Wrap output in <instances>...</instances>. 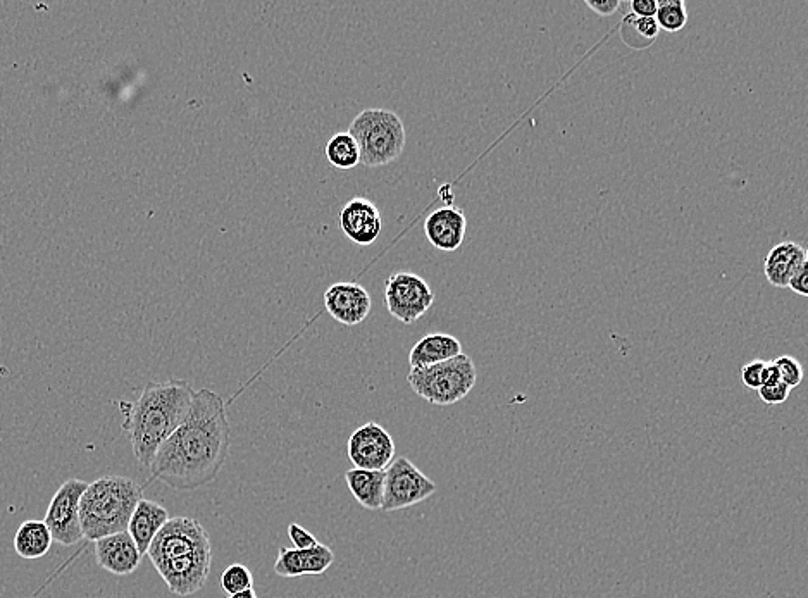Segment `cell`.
Segmentation results:
<instances>
[{"label": "cell", "instance_id": "obj_7", "mask_svg": "<svg viewBox=\"0 0 808 598\" xmlns=\"http://www.w3.org/2000/svg\"><path fill=\"white\" fill-rule=\"evenodd\" d=\"M438 486L405 457H398L385 469V493L381 511H402L435 495Z\"/></svg>", "mask_w": 808, "mask_h": 598}, {"label": "cell", "instance_id": "obj_30", "mask_svg": "<svg viewBox=\"0 0 808 598\" xmlns=\"http://www.w3.org/2000/svg\"><path fill=\"white\" fill-rule=\"evenodd\" d=\"M788 288L793 290V292L798 293V295H802V297H807L808 295V262L803 264L802 268L796 271L793 278H791L790 283H788Z\"/></svg>", "mask_w": 808, "mask_h": 598}, {"label": "cell", "instance_id": "obj_19", "mask_svg": "<svg viewBox=\"0 0 808 598\" xmlns=\"http://www.w3.org/2000/svg\"><path fill=\"white\" fill-rule=\"evenodd\" d=\"M345 481L354 499L369 511H381L383 493H385V471H367V469H349L345 473Z\"/></svg>", "mask_w": 808, "mask_h": 598}, {"label": "cell", "instance_id": "obj_22", "mask_svg": "<svg viewBox=\"0 0 808 598\" xmlns=\"http://www.w3.org/2000/svg\"><path fill=\"white\" fill-rule=\"evenodd\" d=\"M655 21L659 30L667 33L681 32L688 23V11L683 0H657Z\"/></svg>", "mask_w": 808, "mask_h": 598}, {"label": "cell", "instance_id": "obj_25", "mask_svg": "<svg viewBox=\"0 0 808 598\" xmlns=\"http://www.w3.org/2000/svg\"><path fill=\"white\" fill-rule=\"evenodd\" d=\"M628 19L629 25L633 28L634 33H636L645 44L650 45L653 38L659 37V25H657L655 18H634V16L629 14Z\"/></svg>", "mask_w": 808, "mask_h": 598}, {"label": "cell", "instance_id": "obj_21", "mask_svg": "<svg viewBox=\"0 0 808 598\" xmlns=\"http://www.w3.org/2000/svg\"><path fill=\"white\" fill-rule=\"evenodd\" d=\"M326 157L336 169H354L361 164V150L349 131L336 133L326 145Z\"/></svg>", "mask_w": 808, "mask_h": 598}, {"label": "cell", "instance_id": "obj_20", "mask_svg": "<svg viewBox=\"0 0 808 598\" xmlns=\"http://www.w3.org/2000/svg\"><path fill=\"white\" fill-rule=\"evenodd\" d=\"M52 543H54V538H52L47 524L44 521H37V519L25 521L14 535V550L21 559H26V561H35V559L45 557L52 549Z\"/></svg>", "mask_w": 808, "mask_h": 598}, {"label": "cell", "instance_id": "obj_9", "mask_svg": "<svg viewBox=\"0 0 808 598\" xmlns=\"http://www.w3.org/2000/svg\"><path fill=\"white\" fill-rule=\"evenodd\" d=\"M87 481L68 480L59 486L50 500L45 514L47 524L54 542L63 547H73L81 542L83 531L80 523L81 495L87 490Z\"/></svg>", "mask_w": 808, "mask_h": 598}, {"label": "cell", "instance_id": "obj_5", "mask_svg": "<svg viewBox=\"0 0 808 598\" xmlns=\"http://www.w3.org/2000/svg\"><path fill=\"white\" fill-rule=\"evenodd\" d=\"M349 133L361 150L367 168H380L397 161L405 149L404 121L388 109H366L355 116Z\"/></svg>", "mask_w": 808, "mask_h": 598}, {"label": "cell", "instance_id": "obj_27", "mask_svg": "<svg viewBox=\"0 0 808 598\" xmlns=\"http://www.w3.org/2000/svg\"><path fill=\"white\" fill-rule=\"evenodd\" d=\"M765 361L748 362L741 368V381L750 390H759L762 387V371H764Z\"/></svg>", "mask_w": 808, "mask_h": 598}, {"label": "cell", "instance_id": "obj_32", "mask_svg": "<svg viewBox=\"0 0 808 598\" xmlns=\"http://www.w3.org/2000/svg\"><path fill=\"white\" fill-rule=\"evenodd\" d=\"M779 383H781V376H779L776 364L765 362L764 371H762V387H776Z\"/></svg>", "mask_w": 808, "mask_h": 598}, {"label": "cell", "instance_id": "obj_15", "mask_svg": "<svg viewBox=\"0 0 808 598\" xmlns=\"http://www.w3.org/2000/svg\"><path fill=\"white\" fill-rule=\"evenodd\" d=\"M467 231L466 214L454 206L440 207L424 221V233L435 249L455 252L464 243Z\"/></svg>", "mask_w": 808, "mask_h": 598}, {"label": "cell", "instance_id": "obj_8", "mask_svg": "<svg viewBox=\"0 0 808 598\" xmlns=\"http://www.w3.org/2000/svg\"><path fill=\"white\" fill-rule=\"evenodd\" d=\"M386 309L404 324H414L435 304L428 281L414 273H395L385 281Z\"/></svg>", "mask_w": 808, "mask_h": 598}, {"label": "cell", "instance_id": "obj_12", "mask_svg": "<svg viewBox=\"0 0 808 598\" xmlns=\"http://www.w3.org/2000/svg\"><path fill=\"white\" fill-rule=\"evenodd\" d=\"M340 226L345 237L357 245H371L380 238L383 219L374 202L364 197H355L340 214Z\"/></svg>", "mask_w": 808, "mask_h": 598}, {"label": "cell", "instance_id": "obj_13", "mask_svg": "<svg viewBox=\"0 0 808 598\" xmlns=\"http://www.w3.org/2000/svg\"><path fill=\"white\" fill-rule=\"evenodd\" d=\"M142 557L128 531L104 536L95 542L97 564L107 573L116 576H130L135 573Z\"/></svg>", "mask_w": 808, "mask_h": 598}, {"label": "cell", "instance_id": "obj_33", "mask_svg": "<svg viewBox=\"0 0 808 598\" xmlns=\"http://www.w3.org/2000/svg\"><path fill=\"white\" fill-rule=\"evenodd\" d=\"M228 598H257V593H255L254 588H250V590H243V592L233 593Z\"/></svg>", "mask_w": 808, "mask_h": 598}, {"label": "cell", "instance_id": "obj_6", "mask_svg": "<svg viewBox=\"0 0 808 598\" xmlns=\"http://www.w3.org/2000/svg\"><path fill=\"white\" fill-rule=\"evenodd\" d=\"M478 380L473 359L464 352L450 361L428 368H414L407 374L412 392L433 405H454L466 399Z\"/></svg>", "mask_w": 808, "mask_h": 598}, {"label": "cell", "instance_id": "obj_26", "mask_svg": "<svg viewBox=\"0 0 808 598\" xmlns=\"http://www.w3.org/2000/svg\"><path fill=\"white\" fill-rule=\"evenodd\" d=\"M288 538L292 540L293 549L297 550L312 549L319 543L316 536L302 528L299 523L288 524Z\"/></svg>", "mask_w": 808, "mask_h": 598}, {"label": "cell", "instance_id": "obj_10", "mask_svg": "<svg viewBox=\"0 0 808 598\" xmlns=\"http://www.w3.org/2000/svg\"><path fill=\"white\" fill-rule=\"evenodd\" d=\"M349 459L357 469L385 471L395 457V442L381 424H362L349 438Z\"/></svg>", "mask_w": 808, "mask_h": 598}, {"label": "cell", "instance_id": "obj_2", "mask_svg": "<svg viewBox=\"0 0 808 598\" xmlns=\"http://www.w3.org/2000/svg\"><path fill=\"white\" fill-rule=\"evenodd\" d=\"M193 395L195 390L185 380L149 381L133 404H121L123 430L143 468H150L162 443L185 421Z\"/></svg>", "mask_w": 808, "mask_h": 598}, {"label": "cell", "instance_id": "obj_23", "mask_svg": "<svg viewBox=\"0 0 808 598\" xmlns=\"http://www.w3.org/2000/svg\"><path fill=\"white\" fill-rule=\"evenodd\" d=\"M219 581H221L223 592L228 593V595L254 588V576L250 573L249 567L243 566L240 562H235V564L226 567Z\"/></svg>", "mask_w": 808, "mask_h": 598}, {"label": "cell", "instance_id": "obj_31", "mask_svg": "<svg viewBox=\"0 0 808 598\" xmlns=\"http://www.w3.org/2000/svg\"><path fill=\"white\" fill-rule=\"evenodd\" d=\"M586 6L593 9L595 13L600 16H612L616 13L617 9L621 7L619 0H602V2H595V0H586Z\"/></svg>", "mask_w": 808, "mask_h": 598}, {"label": "cell", "instance_id": "obj_3", "mask_svg": "<svg viewBox=\"0 0 808 598\" xmlns=\"http://www.w3.org/2000/svg\"><path fill=\"white\" fill-rule=\"evenodd\" d=\"M147 555L173 595L190 597L209 580L211 536L197 519L169 518L150 543Z\"/></svg>", "mask_w": 808, "mask_h": 598}, {"label": "cell", "instance_id": "obj_34", "mask_svg": "<svg viewBox=\"0 0 808 598\" xmlns=\"http://www.w3.org/2000/svg\"><path fill=\"white\" fill-rule=\"evenodd\" d=\"M7 373H9V371H7V368H4V366H2V361H0V374H7Z\"/></svg>", "mask_w": 808, "mask_h": 598}, {"label": "cell", "instance_id": "obj_16", "mask_svg": "<svg viewBox=\"0 0 808 598\" xmlns=\"http://www.w3.org/2000/svg\"><path fill=\"white\" fill-rule=\"evenodd\" d=\"M169 521V512L164 505L154 500L145 499L143 497L138 502L135 511L131 514L130 523H128V535L133 538V542L137 545L140 554L147 555L150 543L154 542L157 533L164 528V524Z\"/></svg>", "mask_w": 808, "mask_h": 598}, {"label": "cell", "instance_id": "obj_28", "mask_svg": "<svg viewBox=\"0 0 808 598\" xmlns=\"http://www.w3.org/2000/svg\"><path fill=\"white\" fill-rule=\"evenodd\" d=\"M790 388L786 387L784 383H779L776 387H762L759 388L760 399L764 400L767 405H781L790 397Z\"/></svg>", "mask_w": 808, "mask_h": 598}, {"label": "cell", "instance_id": "obj_4", "mask_svg": "<svg viewBox=\"0 0 808 598\" xmlns=\"http://www.w3.org/2000/svg\"><path fill=\"white\" fill-rule=\"evenodd\" d=\"M142 499V486L126 476L107 474L88 483L80 502L83 538L97 542L104 536L128 530L131 514Z\"/></svg>", "mask_w": 808, "mask_h": 598}, {"label": "cell", "instance_id": "obj_17", "mask_svg": "<svg viewBox=\"0 0 808 598\" xmlns=\"http://www.w3.org/2000/svg\"><path fill=\"white\" fill-rule=\"evenodd\" d=\"M808 262L807 249L795 242H783L772 247L764 262V273L772 287L788 288L791 278Z\"/></svg>", "mask_w": 808, "mask_h": 598}, {"label": "cell", "instance_id": "obj_1", "mask_svg": "<svg viewBox=\"0 0 808 598\" xmlns=\"http://www.w3.org/2000/svg\"><path fill=\"white\" fill-rule=\"evenodd\" d=\"M231 428L223 397L195 390L192 407L150 464V480L180 492H193L218 478L228 459Z\"/></svg>", "mask_w": 808, "mask_h": 598}, {"label": "cell", "instance_id": "obj_18", "mask_svg": "<svg viewBox=\"0 0 808 598\" xmlns=\"http://www.w3.org/2000/svg\"><path fill=\"white\" fill-rule=\"evenodd\" d=\"M462 354V343L447 333H431L421 338L409 354L411 369L428 368Z\"/></svg>", "mask_w": 808, "mask_h": 598}, {"label": "cell", "instance_id": "obj_24", "mask_svg": "<svg viewBox=\"0 0 808 598\" xmlns=\"http://www.w3.org/2000/svg\"><path fill=\"white\" fill-rule=\"evenodd\" d=\"M774 364H776L779 376H781V383H784L790 390L800 387V383H802L803 380V368L802 364L796 361L795 357H777Z\"/></svg>", "mask_w": 808, "mask_h": 598}, {"label": "cell", "instance_id": "obj_11", "mask_svg": "<svg viewBox=\"0 0 808 598\" xmlns=\"http://www.w3.org/2000/svg\"><path fill=\"white\" fill-rule=\"evenodd\" d=\"M324 307L331 318L345 326L364 323L373 309V300L359 283H335L324 292Z\"/></svg>", "mask_w": 808, "mask_h": 598}, {"label": "cell", "instance_id": "obj_14", "mask_svg": "<svg viewBox=\"0 0 808 598\" xmlns=\"http://www.w3.org/2000/svg\"><path fill=\"white\" fill-rule=\"evenodd\" d=\"M335 562V552L323 543L307 550L286 549L278 550V557L274 562V573L281 578H299L305 574H324Z\"/></svg>", "mask_w": 808, "mask_h": 598}, {"label": "cell", "instance_id": "obj_29", "mask_svg": "<svg viewBox=\"0 0 808 598\" xmlns=\"http://www.w3.org/2000/svg\"><path fill=\"white\" fill-rule=\"evenodd\" d=\"M629 11L634 18H655L657 0H631Z\"/></svg>", "mask_w": 808, "mask_h": 598}]
</instances>
